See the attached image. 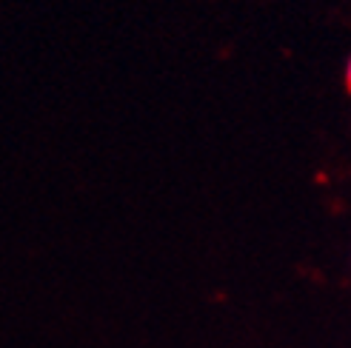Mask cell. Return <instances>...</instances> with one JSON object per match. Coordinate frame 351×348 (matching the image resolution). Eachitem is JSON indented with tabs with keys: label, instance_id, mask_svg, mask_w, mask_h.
I'll list each match as a JSON object with an SVG mask.
<instances>
[{
	"label": "cell",
	"instance_id": "obj_1",
	"mask_svg": "<svg viewBox=\"0 0 351 348\" xmlns=\"http://www.w3.org/2000/svg\"><path fill=\"white\" fill-rule=\"evenodd\" d=\"M346 86L351 89V55H348V60H346Z\"/></svg>",
	"mask_w": 351,
	"mask_h": 348
}]
</instances>
